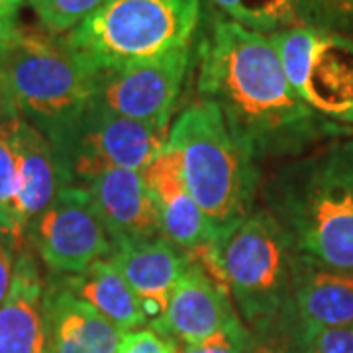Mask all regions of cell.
<instances>
[{
  "mask_svg": "<svg viewBox=\"0 0 353 353\" xmlns=\"http://www.w3.org/2000/svg\"><path fill=\"white\" fill-rule=\"evenodd\" d=\"M16 114H0V238L18 255L26 250L28 232L20 216V165L14 139Z\"/></svg>",
  "mask_w": 353,
  "mask_h": 353,
  "instance_id": "obj_20",
  "label": "cell"
},
{
  "mask_svg": "<svg viewBox=\"0 0 353 353\" xmlns=\"http://www.w3.org/2000/svg\"><path fill=\"white\" fill-rule=\"evenodd\" d=\"M269 38L301 101L322 118L353 128V38L304 24Z\"/></svg>",
  "mask_w": 353,
  "mask_h": 353,
  "instance_id": "obj_7",
  "label": "cell"
},
{
  "mask_svg": "<svg viewBox=\"0 0 353 353\" xmlns=\"http://www.w3.org/2000/svg\"><path fill=\"white\" fill-rule=\"evenodd\" d=\"M46 283L34 255H16L12 287L0 304V353H50L43 310Z\"/></svg>",
  "mask_w": 353,
  "mask_h": 353,
  "instance_id": "obj_17",
  "label": "cell"
},
{
  "mask_svg": "<svg viewBox=\"0 0 353 353\" xmlns=\"http://www.w3.org/2000/svg\"><path fill=\"white\" fill-rule=\"evenodd\" d=\"M218 245L232 301L248 328L289 308L294 252L267 208H255Z\"/></svg>",
  "mask_w": 353,
  "mask_h": 353,
  "instance_id": "obj_6",
  "label": "cell"
},
{
  "mask_svg": "<svg viewBox=\"0 0 353 353\" xmlns=\"http://www.w3.org/2000/svg\"><path fill=\"white\" fill-rule=\"evenodd\" d=\"M24 0H0V28L14 26V18Z\"/></svg>",
  "mask_w": 353,
  "mask_h": 353,
  "instance_id": "obj_29",
  "label": "cell"
},
{
  "mask_svg": "<svg viewBox=\"0 0 353 353\" xmlns=\"http://www.w3.org/2000/svg\"><path fill=\"white\" fill-rule=\"evenodd\" d=\"M28 241L53 275H77L116 252L88 190L81 185L59 190L32 222Z\"/></svg>",
  "mask_w": 353,
  "mask_h": 353,
  "instance_id": "obj_9",
  "label": "cell"
},
{
  "mask_svg": "<svg viewBox=\"0 0 353 353\" xmlns=\"http://www.w3.org/2000/svg\"><path fill=\"white\" fill-rule=\"evenodd\" d=\"M12 28H14V26H6V28H0V43H2L4 39H6V36H8L10 32H12Z\"/></svg>",
  "mask_w": 353,
  "mask_h": 353,
  "instance_id": "obj_30",
  "label": "cell"
},
{
  "mask_svg": "<svg viewBox=\"0 0 353 353\" xmlns=\"http://www.w3.org/2000/svg\"><path fill=\"white\" fill-rule=\"evenodd\" d=\"M50 353H118L124 332L55 277L43 292Z\"/></svg>",
  "mask_w": 353,
  "mask_h": 353,
  "instance_id": "obj_13",
  "label": "cell"
},
{
  "mask_svg": "<svg viewBox=\"0 0 353 353\" xmlns=\"http://www.w3.org/2000/svg\"><path fill=\"white\" fill-rule=\"evenodd\" d=\"M190 46L161 57L99 73L92 102L108 112L169 130L171 114L189 73Z\"/></svg>",
  "mask_w": 353,
  "mask_h": 353,
  "instance_id": "obj_10",
  "label": "cell"
},
{
  "mask_svg": "<svg viewBox=\"0 0 353 353\" xmlns=\"http://www.w3.org/2000/svg\"><path fill=\"white\" fill-rule=\"evenodd\" d=\"M234 316L240 314L232 296L218 289L199 267L187 263L167 312L152 330L171 341L199 343L214 336Z\"/></svg>",
  "mask_w": 353,
  "mask_h": 353,
  "instance_id": "obj_12",
  "label": "cell"
},
{
  "mask_svg": "<svg viewBox=\"0 0 353 353\" xmlns=\"http://www.w3.org/2000/svg\"><path fill=\"white\" fill-rule=\"evenodd\" d=\"M14 139L22 181L20 216L26 232H30L32 222L50 206L59 190L73 185V181L50 139L18 114L14 124Z\"/></svg>",
  "mask_w": 353,
  "mask_h": 353,
  "instance_id": "obj_18",
  "label": "cell"
},
{
  "mask_svg": "<svg viewBox=\"0 0 353 353\" xmlns=\"http://www.w3.org/2000/svg\"><path fill=\"white\" fill-rule=\"evenodd\" d=\"M39 26L51 34H67L106 0H28Z\"/></svg>",
  "mask_w": 353,
  "mask_h": 353,
  "instance_id": "obj_23",
  "label": "cell"
},
{
  "mask_svg": "<svg viewBox=\"0 0 353 353\" xmlns=\"http://www.w3.org/2000/svg\"><path fill=\"white\" fill-rule=\"evenodd\" d=\"M141 175L159 208L163 236L173 245L181 252H189L206 241L218 240L212 224L187 189L176 155L169 145H165Z\"/></svg>",
  "mask_w": 353,
  "mask_h": 353,
  "instance_id": "obj_15",
  "label": "cell"
},
{
  "mask_svg": "<svg viewBox=\"0 0 353 353\" xmlns=\"http://www.w3.org/2000/svg\"><path fill=\"white\" fill-rule=\"evenodd\" d=\"M16 253L10 243L0 238V304L6 299L8 290L12 287L14 267H16Z\"/></svg>",
  "mask_w": 353,
  "mask_h": 353,
  "instance_id": "obj_28",
  "label": "cell"
},
{
  "mask_svg": "<svg viewBox=\"0 0 353 353\" xmlns=\"http://www.w3.org/2000/svg\"><path fill=\"white\" fill-rule=\"evenodd\" d=\"M243 353H306V332L294 303L275 318L250 328Z\"/></svg>",
  "mask_w": 353,
  "mask_h": 353,
  "instance_id": "obj_22",
  "label": "cell"
},
{
  "mask_svg": "<svg viewBox=\"0 0 353 353\" xmlns=\"http://www.w3.org/2000/svg\"><path fill=\"white\" fill-rule=\"evenodd\" d=\"M202 0H106L65 34L94 71L161 57L190 46Z\"/></svg>",
  "mask_w": 353,
  "mask_h": 353,
  "instance_id": "obj_5",
  "label": "cell"
},
{
  "mask_svg": "<svg viewBox=\"0 0 353 353\" xmlns=\"http://www.w3.org/2000/svg\"><path fill=\"white\" fill-rule=\"evenodd\" d=\"M292 303L304 328H338L353 322V269H338L294 253Z\"/></svg>",
  "mask_w": 353,
  "mask_h": 353,
  "instance_id": "obj_16",
  "label": "cell"
},
{
  "mask_svg": "<svg viewBox=\"0 0 353 353\" xmlns=\"http://www.w3.org/2000/svg\"><path fill=\"white\" fill-rule=\"evenodd\" d=\"M167 139L169 130L130 120L90 102L51 145L67 167L73 185H87L116 169L141 173L163 152Z\"/></svg>",
  "mask_w": 353,
  "mask_h": 353,
  "instance_id": "obj_8",
  "label": "cell"
},
{
  "mask_svg": "<svg viewBox=\"0 0 353 353\" xmlns=\"http://www.w3.org/2000/svg\"><path fill=\"white\" fill-rule=\"evenodd\" d=\"M306 353H353V322L338 328L306 330Z\"/></svg>",
  "mask_w": 353,
  "mask_h": 353,
  "instance_id": "obj_26",
  "label": "cell"
},
{
  "mask_svg": "<svg viewBox=\"0 0 353 353\" xmlns=\"http://www.w3.org/2000/svg\"><path fill=\"white\" fill-rule=\"evenodd\" d=\"M110 259L136 292L148 326H155L167 312L176 283L187 267L185 253L161 236L118 248Z\"/></svg>",
  "mask_w": 353,
  "mask_h": 353,
  "instance_id": "obj_14",
  "label": "cell"
},
{
  "mask_svg": "<svg viewBox=\"0 0 353 353\" xmlns=\"http://www.w3.org/2000/svg\"><path fill=\"white\" fill-rule=\"evenodd\" d=\"M228 20L255 32H277L296 22V0H210Z\"/></svg>",
  "mask_w": 353,
  "mask_h": 353,
  "instance_id": "obj_21",
  "label": "cell"
},
{
  "mask_svg": "<svg viewBox=\"0 0 353 353\" xmlns=\"http://www.w3.org/2000/svg\"><path fill=\"white\" fill-rule=\"evenodd\" d=\"M199 99L214 102L230 132L255 161L299 157L324 139L353 136L322 118L292 90L269 36L224 16L196 48Z\"/></svg>",
  "mask_w": 353,
  "mask_h": 353,
  "instance_id": "obj_1",
  "label": "cell"
},
{
  "mask_svg": "<svg viewBox=\"0 0 353 353\" xmlns=\"http://www.w3.org/2000/svg\"><path fill=\"white\" fill-rule=\"evenodd\" d=\"M118 353H175L171 340L163 338L152 328L126 332L120 341Z\"/></svg>",
  "mask_w": 353,
  "mask_h": 353,
  "instance_id": "obj_27",
  "label": "cell"
},
{
  "mask_svg": "<svg viewBox=\"0 0 353 353\" xmlns=\"http://www.w3.org/2000/svg\"><path fill=\"white\" fill-rule=\"evenodd\" d=\"M0 114H6V112H4V110H2V108H0Z\"/></svg>",
  "mask_w": 353,
  "mask_h": 353,
  "instance_id": "obj_31",
  "label": "cell"
},
{
  "mask_svg": "<svg viewBox=\"0 0 353 353\" xmlns=\"http://www.w3.org/2000/svg\"><path fill=\"white\" fill-rule=\"evenodd\" d=\"M261 194L292 252L353 269V136L290 159L267 179Z\"/></svg>",
  "mask_w": 353,
  "mask_h": 353,
  "instance_id": "obj_2",
  "label": "cell"
},
{
  "mask_svg": "<svg viewBox=\"0 0 353 353\" xmlns=\"http://www.w3.org/2000/svg\"><path fill=\"white\" fill-rule=\"evenodd\" d=\"M0 46H2V43H0Z\"/></svg>",
  "mask_w": 353,
  "mask_h": 353,
  "instance_id": "obj_32",
  "label": "cell"
},
{
  "mask_svg": "<svg viewBox=\"0 0 353 353\" xmlns=\"http://www.w3.org/2000/svg\"><path fill=\"white\" fill-rule=\"evenodd\" d=\"M81 187L88 190L116 250L163 236L159 208L139 171L116 169Z\"/></svg>",
  "mask_w": 353,
  "mask_h": 353,
  "instance_id": "obj_11",
  "label": "cell"
},
{
  "mask_svg": "<svg viewBox=\"0 0 353 353\" xmlns=\"http://www.w3.org/2000/svg\"><path fill=\"white\" fill-rule=\"evenodd\" d=\"M296 22L353 38V0H296Z\"/></svg>",
  "mask_w": 353,
  "mask_h": 353,
  "instance_id": "obj_24",
  "label": "cell"
},
{
  "mask_svg": "<svg viewBox=\"0 0 353 353\" xmlns=\"http://www.w3.org/2000/svg\"><path fill=\"white\" fill-rule=\"evenodd\" d=\"M167 145L218 240L255 210L261 189L257 161L234 138L214 102H190L169 130Z\"/></svg>",
  "mask_w": 353,
  "mask_h": 353,
  "instance_id": "obj_4",
  "label": "cell"
},
{
  "mask_svg": "<svg viewBox=\"0 0 353 353\" xmlns=\"http://www.w3.org/2000/svg\"><path fill=\"white\" fill-rule=\"evenodd\" d=\"M67 289L97 312L108 318L120 332H134L148 324L141 303L112 259H101L77 275H57Z\"/></svg>",
  "mask_w": 353,
  "mask_h": 353,
  "instance_id": "obj_19",
  "label": "cell"
},
{
  "mask_svg": "<svg viewBox=\"0 0 353 353\" xmlns=\"http://www.w3.org/2000/svg\"><path fill=\"white\" fill-rule=\"evenodd\" d=\"M248 338H250V328L243 324L240 316H234L214 336L199 343H181V341H171V343L175 353H243L248 345Z\"/></svg>",
  "mask_w": 353,
  "mask_h": 353,
  "instance_id": "obj_25",
  "label": "cell"
},
{
  "mask_svg": "<svg viewBox=\"0 0 353 353\" xmlns=\"http://www.w3.org/2000/svg\"><path fill=\"white\" fill-rule=\"evenodd\" d=\"M99 71L65 34L18 28L0 46V106L55 141L94 99Z\"/></svg>",
  "mask_w": 353,
  "mask_h": 353,
  "instance_id": "obj_3",
  "label": "cell"
}]
</instances>
